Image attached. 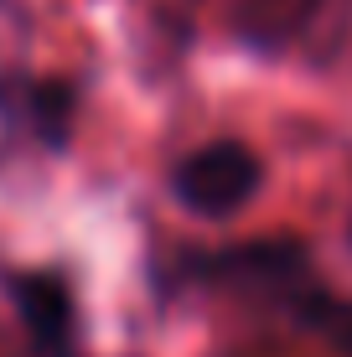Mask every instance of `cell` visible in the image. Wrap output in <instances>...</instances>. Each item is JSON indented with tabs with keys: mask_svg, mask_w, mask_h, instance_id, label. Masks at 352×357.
<instances>
[{
	"mask_svg": "<svg viewBox=\"0 0 352 357\" xmlns=\"http://www.w3.org/2000/svg\"><path fill=\"white\" fill-rule=\"evenodd\" d=\"M254 187H259V161H254V151H244V145H234V140L202 145V151H192L187 161L171 171V192L202 218L238 213L254 197Z\"/></svg>",
	"mask_w": 352,
	"mask_h": 357,
	"instance_id": "1",
	"label": "cell"
}]
</instances>
